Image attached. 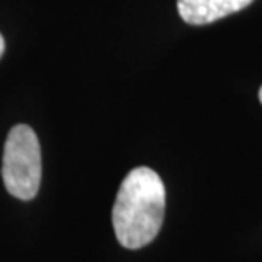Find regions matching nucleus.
Here are the masks:
<instances>
[{"mask_svg": "<svg viewBox=\"0 0 262 262\" xmlns=\"http://www.w3.org/2000/svg\"><path fill=\"white\" fill-rule=\"evenodd\" d=\"M165 213V186L150 167H136L119 186L113 227L124 249H141L160 232Z\"/></svg>", "mask_w": 262, "mask_h": 262, "instance_id": "obj_1", "label": "nucleus"}, {"mask_svg": "<svg viewBox=\"0 0 262 262\" xmlns=\"http://www.w3.org/2000/svg\"><path fill=\"white\" fill-rule=\"evenodd\" d=\"M2 179L10 194L17 199H33L41 184V148L34 129L15 124L4 146Z\"/></svg>", "mask_w": 262, "mask_h": 262, "instance_id": "obj_2", "label": "nucleus"}, {"mask_svg": "<svg viewBox=\"0 0 262 262\" xmlns=\"http://www.w3.org/2000/svg\"><path fill=\"white\" fill-rule=\"evenodd\" d=\"M254 0H177L182 20L191 26L211 24L249 7Z\"/></svg>", "mask_w": 262, "mask_h": 262, "instance_id": "obj_3", "label": "nucleus"}, {"mask_svg": "<svg viewBox=\"0 0 262 262\" xmlns=\"http://www.w3.org/2000/svg\"><path fill=\"white\" fill-rule=\"evenodd\" d=\"M4 51H5V39H4V36L0 34V58H2Z\"/></svg>", "mask_w": 262, "mask_h": 262, "instance_id": "obj_4", "label": "nucleus"}, {"mask_svg": "<svg viewBox=\"0 0 262 262\" xmlns=\"http://www.w3.org/2000/svg\"><path fill=\"white\" fill-rule=\"evenodd\" d=\"M259 101H260V104H262V87H260V91H259Z\"/></svg>", "mask_w": 262, "mask_h": 262, "instance_id": "obj_5", "label": "nucleus"}]
</instances>
